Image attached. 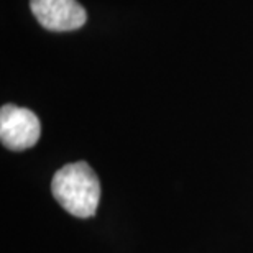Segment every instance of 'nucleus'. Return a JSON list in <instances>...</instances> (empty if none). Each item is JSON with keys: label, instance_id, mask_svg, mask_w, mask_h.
<instances>
[{"label": "nucleus", "instance_id": "obj_1", "mask_svg": "<svg viewBox=\"0 0 253 253\" xmlns=\"http://www.w3.org/2000/svg\"><path fill=\"white\" fill-rule=\"evenodd\" d=\"M51 194L71 215L87 219L100 202V181L85 161L64 165L51 179Z\"/></svg>", "mask_w": 253, "mask_h": 253}, {"label": "nucleus", "instance_id": "obj_2", "mask_svg": "<svg viewBox=\"0 0 253 253\" xmlns=\"http://www.w3.org/2000/svg\"><path fill=\"white\" fill-rule=\"evenodd\" d=\"M42 125L32 110L5 104L0 109V140L8 150L23 151L38 143Z\"/></svg>", "mask_w": 253, "mask_h": 253}, {"label": "nucleus", "instance_id": "obj_3", "mask_svg": "<svg viewBox=\"0 0 253 253\" xmlns=\"http://www.w3.org/2000/svg\"><path fill=\"white\" fill-rule=\"evenodd\" d=\"M30 8L49 32H73L87 22V12L78 0H30Z\"/></svg>", "mask_w": 253, "mask_h": 253}]
</instances>
